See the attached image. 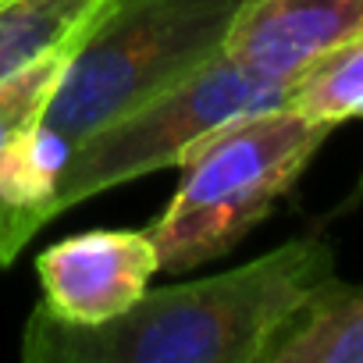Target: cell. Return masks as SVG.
<instances>
[{
    "label": "cell",
    "mask_w": 363,
    "mask_h": 363,
    "mask_svg": "<svg viewBox=\"0 0 363 363\" xmlns=\"http://www.w3.org/2000/svg\"><path fill=\"white\" fill-rule=\"evenodd\" d=\"M335 274L324 239L303 235L225 274L146 289L121 317L68 324L33 306L26 363H264L289 317Z\"/></svg>",
    "instance_id": "cell-1"
},
{
    "label": "cell",
    "mask_w": 363,
    "mask_h": 363,
    "mask_svg": "<svg viewBox=\"0 0 363 363\" xmlns=\"http://www.w3.org/2000/svg\"><path fill=\"white\" fill-rule=\"evenodd\" d=\"M335 128L271 107L218 125L178 160V189L146 228L164 274H186L228 257L320 153Z\"/></svg>",
    "instance_id": "cell-2"
},
{
    "label": "cell",
    "mask_w": 363,
    "mask_h": 363,
    "mask_svg": "<svg viewBox=\"0 0 363 363\" xmlns=\"http://www.w3.org/2000/svg\"><path fill=\"white\" fill-rule=\"evenodd\" d=\"M239 0H107L68 54L40 121L72 146L225 50Z\"/></svg>",
    "instance_id": "cell-3"
},
{
    "label": "cell",
    "mask_w": 363,
    "mask_h": 363,
    "mask_svg": "<svg viewBox=\"0 0 363 363\" xmlns=\"http://www.w3.org/2000/svg\"><path fill=\"white\" fill-rule=\"evenodd\" d=\"M289 82L264 79L225 50L178 86L82 135L65 164L57 211H72L143 174L178 167L196 139L242 114L285 107Z\"/></svg>",
    "instance_id": "cell-4"
},
{
    "label": "cell",
    "mask_w": 363,
    "mask_h": 363,
    "mask_svg": "<svg viewBox=\"0 0 363 363\" xmlns=\"http://www.w3.org/2000/svg\"><path fill=\"white\" fill-rule=\"evenodd\" d=\"M40 306L68 324L121 317L160 274L146 228H93L47 246L36 257Z\"/></svg>",
    "instance_id": "cell-5"
},
{
    "label": "cell",
    "mask_w": 363,
    "mask_h": 363,
    "mask_svg": "<svg viewBox=\"0 0 363 363\" xmlns=\"http://www.w3.org/2000/svg\"><path fill=\"white\" fill-rule=\"evenodd\" d=\"M363 33V0H239L225 54L242 68L292 82L313 57Z\"/></svg>",
    "instance_id": "cell-6"
},
{
    "label": "cell",
    "mask_w": 363,
    "mask_h": 363,
    "mask_svg": "<svg viewBox=\"0 0 363 363\" xmlns=\"http://www.w3.org/2000/svg\"><path fill=\"white\" fill-rule=\"evenodd\" d=\"M68 153L72 143L43 121H33L0 150V267H11L33 235L61 218L57 193Z\"/></svg>",
    "instance_id": "cell-7"
},
{
    "label": "cell",
    "mask_w": 363,
    "mask_h": 363,
    "mask_svg": "<svg viewBox=\"0 0 363 363\" xmlns=\"http://www.w3.org/2000/svg\"><path fill=\"white\" fill-rule=\"evenodd\" d=\"M264 363H363V285L331 274L274 335Z\"/></svg>",
    "instance_id": "cell-8"
},
{
    "label": "cell",
    "mask_w": 363,
    "mask_h": 363,
    "mask_svg": "<svg viewBox=\"0 0 363 363\" xmlns=\"http://www.w3.org/2000/svg\"><path fill=\"white\" fill-rule=\"evenodd\" d=\"M104 8L107 0H0V93L75 47Z\"/></svg>",
    "instance_id": "cell-9"
},
{
    "label": "cell",
    "mask_w": 363,
    "mask_h": 363,
    "mask_svg": "<svg viewBox=\"0 0 363 363\" xmlns=\"http://www.w3.org/2000/svg\"><path fill=\"white\" fill-rule=\"evenodd\" d=\"M285 107L331 128L363 121V33L313 57L289 82Z\"/></svg>",
    "instance_id": "cell-10"
}]
</instances>
